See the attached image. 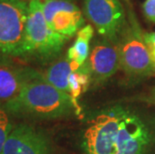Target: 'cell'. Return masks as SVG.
<instances>
[{"mask_svg": "<svg viewBox=\"0 0 155 154\" xmlns=\"http://www.w3.org/2000/svg\"><path fill=\"white\" fill-rule=\"evenodd\" d=\"M3 105L10 114L43 119L66 116L74 107L70 95L52 86L35 70L23 85L20 93Z\"/></svg>", "mask_w": 155, "mask_h": 154, "instance_id": "cell-1", "label": "cell"}, {"mask_svg": "<svg viewBox=\"0 0 155 154\" xmlns=\"http://www.w3.org/2000/svg\"><path fill=\"white\" fill-rule=\"evenodd\" d=\"M66 39L52 30L46 22L41 0H29L23 57L48 60L61 51Z\"/></svg>", "mask_w": 155, "mask_h": 154, "instance_id": "cell-2", "label": "cell"}, {"mask_svg": "<svg viewBox=\"0 0 155 154\" xmlns=\"http://www.w3.org/2000/svg\"><path fill=\"white\" fill-rule=\"evenodd\" d=\"M28 3L0 0V58L23 57Z\"/></svg>", "mask_w": 155, "mask_h": 154, "instance_id": "cell-3", "label": "cell"}, {"mask_svg": "<svg viewBox=\"0 0 155 154\" xmlns=\"http://www.w3.org/2000/svg\"><path fill=\"white\" fill-rule=\"evenodd\" d=\"M126 113L121 107H113L91 121L84 135L87 154H117L119 130Z\"/></svg>", "mask_w": 155, "mask_h": 154, "instance_id": "cell-4", "label": "cell"}, {"mask_svg": "<svg viewBox=\"0 0 155 154\" xmlns=\"http://www.w3.org/2000/svg\"><path fill=\"white\" fill-rule=\"evenodd\" d=\"M119 43L120 65L127 74L132 76H146L154 73L153 62L144 34L141 32L134 17L125 25L121 32Z\"/></svg>", "mask_w": 155, "mask_h": 154, "instance_id": "cell-5", "label": "cell"}, {"mask_svg": "<svg viewBox=\"0 0 155 154\" xmlns=\"http://www.w3.org/2000/svg\"><path fill=\"white\" fill-rule=\"evenodd\" d=\"M84 13L104 38L115 41L126 25L120 0H84Z\"/></svg>", "mask_w": 155, "mask_h": 154, "instance_id": "cell-6", "label": "cell"}, {"mask_svg": "<svg viewBox=\"0 0 155 154\" xmlns=\"http://www.w3.org/2000/svg\"><path fill=\"white\" fill-rule=\"evenodd\" d=\"M43 12L49 27L66 40L83 27L82 12L71 0H44Z\"/></svg>", "mask_w": 155, "mask_h": 154, "instance_id": "cell-7", "label": "cell"}, {"mask_svg": "<svg viewBox=\"0 0 155 154\" xmlns=\"http://www.w3.org/2000/svg\"><path fill=\"white\" fill-rule=\"evenodd\" d=\"M1 154H50V147L41 132L26 124H19L13 127Z\"/></svg>", "mask_w": 155, "mask_h": 154, "instance_id": "cell-8", "label": "cell"}, {"mask_svg": "<svg viewBox=\"0 0 155 154\" xmlns=\"http://www.w3.org/2000/svg\"><path fill=\"white\" fill-rule=\"evenodd\" d=\"M87 64L90 70L91 79L102 82L110 78L120 66L119 46L115 41L105 38L97 42L92 48Z\"/></svg>", "mask_w": 155, "mask_h": 154, "instance_id": "cell-9", "label": "cell"}, {"mask_svg": "<svg viewBox=\"0 0 155 154\" xmlns=\"http://www.w3.org/2000/svg\"><path fill=\"white\" fill-rule=\"evenodd\" d=\"M149 141V131L145 124L127 111L120 126L117 154H144Z\"/></svg>", "mask_w": 155, "mask_h": 154, "instance_id": "cell-10", "label": "cell"}, {"mask_svg": "<svg viewBox=\"0 0 155 154\" xmlns=\"http://www.w3.org/2000/svg\"><path fill=\"white\" fill-rule=\"evenodd\" d=\"M33 71L30 68L13 65L5 59L0 61V103L14 99Z\"/></svg>", "mask_w": 155, "mask_h": 154, "instance_id": "cell-11", "label": "cell"}, {"mask_svg": "<svg viewBox=\"0 0 155 154\" xmlns=\"http://www.w3.org/2000/svg\"><path fill=\"white\" fill-rule=\"evenodd\" d=\"M94 29L91 25H85L77 32L76 39L67 51V59L71 64L72 71H76L86 63L89 55V43L93 37Z\"/></svg>", "mask_w": 155, "mask_h": 154, "instance_id": "cell-12", "label": "cell"}, {"mask_svg": "<svg viewBox=\"0 0 155 154\" xmlns=\"http://www.w3.org/2000/svg\"><path fill=\"white\" fill-rule=\"evenodd\" d=\"M71 64L66 58L56 61L43 74L44 79L57 89L69 94V76L72 73Z\"/></svg>", "mask_w": 155, "mask_h": 154, "instance_id": "cell-13", "label": "cell"}, {"mask_svg": "<svg viewBox=\"0 0 155 154\" xmlns=\"http://www.w3.org/2000/svg\"><path fill=\"white\" fill-rule=\"evenodd\" d=\"M91 82V74L89 70L87 61L84 65L73 71L69 76V95H70L74 107L78 110V98L79 96L87 90L89 84Z\"/></svg>", "mask_w": 155, "mask_h": 154, "instance_id": "cell-14", "label": "cell"}, {"mask_svg": "<svg viewBox=\"0 0 155 154\" xmlns=\"http://www.w3.org/2000/svg\"><path fill=\"white\" fill-rule=\"evenodd\" d=\"M13 124L10 118V113L6 110L3 103H0V154L3 145L13 129Z\"/></svg>", "mask_w": 155, "mask_h": 154, "instance_id": "cell-15", "label": "cell"}, {"mask_svg": "<svg viewBox=\"0 0 155 154\" xmlns=\"http://www.w3.org/2000/svg\"><path fill=\"white\" fill-rule=\"evenodd\" d=\"M142 9L145 17L149 21L155 23V0H145Z\"/></svg>", "mask_w": 155, "mask_h": 154, "instance_id": "cell-16", "label": "cell"}, {"mask_svg": "<svg viewBox=\"0 0 155 154\" xmlns=\"http://www.w3.org/2000/svg\"><path fill=\"white\" fill-rule=\"evenodd\" d=\"M144 39L147 44L148 49H149L151 59H152V62H153L154 73H155V31L151 32V33H145Z\"/></svg>", "mask_w": 155, "mask_h": 154, "instance_id": "cell-17", "label": "cell"}, {"mask_svg": "<svg viewBox=\"0 0 155 154\" xmlns=\"http://www.w3.org/2000/svg\"><path fill=\"white\" fill-rule=\"evenodd\" d=\"M149 100L152 102L153 104H155V87L153 88V90H152V92H151V95H150V98H149Z\"/></svg>", "mask_w": 155, "mask_h": 154, "instance_id": "cell-18", "label": "cell"}, {"mask_svg": "<svg viewBox=\"0 0 155 154\" xmlns=\"http://www.w3.org/2000/svg\"><path fill=\"white\" fill-rule=\"evenodd\" d=\"M25 1H26V0H25Z\"/></svg>", "mask_w": 155, "mask_h": 154, "instance_id": "cell-19", "label": "cell"}]
</instances>
